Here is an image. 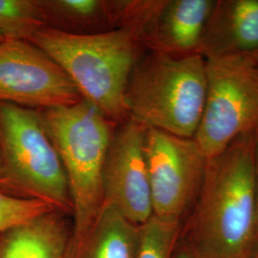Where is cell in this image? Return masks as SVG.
<instances>
[{
  "instance_id": "7402d4cb",
  "label": "cell",
  "mask_w": 258,
  "mask_h": 258,
  "mask_svg": "<svg viewBox=\"0 0 258 258\" xmlns=\"http://www.w3.org/2000/svg\"><path fill=\"white\" fill-rule=\"evenodd\" d=\"M0 178H1V157H0Z\"/></svg>"
},
{
  "instance_id": "277c9868",
  "label": "cell",
  "mask_w": 258,
  "mask_h": 258,
  "mask_svg": "<svg viewBox=\"0 0 258 258\" xmlns=\"http://www.w3.org/2000/svg\"><path fill=\"white\" fill-rule=\"evenodd\" d=\"M41 117L64 167L77 248L103 206L102 172L113 121L84 99L74 105L43 110Z\"/></svg>"
},
{
  "instance_id": "4fadbf2b",
  "label": "cell",
  "mask_w": 258,
  "mask_h": 258,
  "mask_svg": "<svg viewBox=\"0 0 258 258\" xmlns=\"http://www.w3.org/2000/svg\"><path fill=\"white\" fill-rule=\"evenodd\" d=\"M139 243V226L103 205L75 252L78 258H137Z\"/></svg>"
},
{
  "instance_id": "5b68a950",
  "label": "cell",
  "mask_w": 258,
  "mask_h": 258,
  "mask_svg": "<svg viewBox=\"0 0 258 258\" xmlns=\"http://www.w3.org/2000/svg\"><path fill=\"white\" fill-rule=\"evenodd\" d=\"M0 191L40 199L56 211H72L61 160L49 137L41 112L0 102Z\"/></svg>"
},
{
  "instance_id": "2e32d148",
  "label": "cell",
  "mask_w": 258,
  "mask_h": 258,
  "mask_svg": "<svg viewBox=\"0 0 258 258\" xmlns=\"http://www.w3.org/2000/svg\"><path fill=\"white\" fill-rule=\"evenodd\" d=\"M139 228L137 258H171L179 233V223L164 220L153 214Z\"/></svg>"
},
{
  "instance_id": "8992f818",
  "label": "cell",
  "mask_w": 258,
  "mask_h": 258,
  "mask_svg": "<svg viewBox=\"0 0 258 258\" xmlns=\"http://www.w3.org/2000/svg\"><path fill=\"white\" fill-rule=\"evenodd\" d=\"M208 90L194 139L208 158L258 131V66L247 55L205 57Z\"/></svg>"
},
{
  "instance_id": "e0dca14e",
  "label": "cell",
  "mask_w": 258,
  "mask_h": 258,
  "mask_svg": "<svg viewBox=\"0 0 258 258\" xmlns=\"http://www.w3.org/2000/svg\"><path fill=\"white\" fill-rule=\"evenodd\" d=\"M54 211L55 208L43 200L20 198L0 191V233Z\"/></svg>"
},
{
  "instance_id": "7a4b0ae2",
  "label": "cell",
  "mask_w": 258,
  "mask_h": 258,
  "mask_svg": "<svg viewBox=\"0 0 258 258\" xmlns=\"http://www.w3.org/2000/svg\"><path fill=\"white\" fill-rule=\"evenodd\" d=\"M30 42L60 65L83 99L107 119L120 123L128 119L125 93L142 46L135 31L120 27L74 34L46 27Z\"/></svg>"
},
{
  "instance_id": "7c38bea8",
  "label": "cell",
  "mask_w": 258,
  "mask_h": 258,
  "mask_svg": "<svg viewBox=\"0 0 258 258\" xmlns=\"http://www.w3.org/2000/svg\"><path fill=\"white\" fill-rule=\"evenodd\" d=\"M68 229L58 211L0 233V258H69Z\"/></svg>"
},
{
  "instance_id": "3957f363",
  "label": "cell",
  "mask_w": 258,
  "mask_h": 258,
  "mask_svg": "<svg viewBox=\"0 0 258 258\" xmlns=\"http://www.w3.org/2000/svg\"><path fill=\"white\" fill-rule=\"evenodd\" d=\"M207 90V64L201 54L151 52L139 59L130 76L125 93L129 118L147 127L194 138Z\"/></svg>"
},
{
  "instance_id": "5bb4252c",
  "label": "cell",
  "mask_w": 258,
  "mask_h": 258,
  "mask_svg": "<svg viewBox=\"0 0 258 258\" xmlns=\"http://www.w3.org/2000/svg\"><path fill=\"white\" fill-rule=\"evenodd\" d=\"M48 27L65 32L72 29H88L108 22V1L100 0H46L40 1Z\"/></svg>"
},
{
  "instance_id": "44dd1931",
  "label": "cell",
  "mask_w": 258,
  "mask_h": 258,
  "mask_svg": "<svg viewBox=\"0 0 258 258\" xmlns=\"http://www.w3.org/2000/svg\"><path fill=\"white\" fill-rule=\"evenodd\" d=\"M3 40H5V38H4V37H3V36H2V34H1V33H0V42H2V41H3Z\"/></svg>"
},
{
  "instance_id": "603a6c76",
  "label": "cell",
  "mask_w": 258,
  "mask_h": 258,
  "mask_svg": "<svg viewBox=\"0 0 258 258\" xmlns=\"http://www.w3.org/2000/svg\"><path fill=\"white\" fill-rule=\"evenodd\" d=\"M256 65H257V66H258V64H256Z\"/></svg>"
},
{
  "instance_id": "8fae6325",
  "label": "cell",
  "mask_w": 258,
  "mask_h": 258,
  "mask_svg": "<svg viewBox=\"0 0 258 258\" xmlns=\"http://www.w3.org/2000/svg\"><path fill=\"white\" fill-rule=\"evenodd\" d=\"M258 51V0H217L197 53L204 57Z\"/></svg>"
},
{
  "instance_id": "9c48e42d",
  "label": "cell",
  "mask_w": 258,
  "mask_h": 258,
  "mask_svg": "<svg viewBox=\"0 0 258 258\" xmlns=\"http://www.w3.org/2000/svg\"><path fill=\"white\" fill-rule=\"evenodd\" d=\"M214 0L116 1L117 27L132 29L142 46L166 55L196 53Z\"/></svg>"
},
{
  "instance_id": "d6986e66",
  "label": "cell",
  "mask_w": 258,
  "mask_h": 258,
  "mask_svg": "<svg viewBox=\"0 0 258 258\" xmlns=\"http://www.w3.org/2000/svg\"><path fill=\"white\" fill-rule=\"evenodd\" d=\"M255 195H256V219L258 232V131L256 133V148H255Z\"/></svg>"
},
{
  "instance_id": "ffe728a7",
  "label": "cell",
  "mask_w": 258,
  "mask_h": 258,
  "mask_svg": "<svg viewBox=\"0 0 258 258\" xmlns=\"http://www.w3.org/2000/svg\"><path fill=\"white\" fill-rule=\"evenodd\" d=\"M247 55L249 56L250 59H252L256 64H258V51H255V52H253V53L248 54Z\"/></svg>"
},
{
  "instance_id": "ac0fdd59",
  "label": "cell",
  "mask_w": 258,
  "mask_h": 258,
  "mask_svg": "<svg viewBox=\"0 0 258 258\" xmlns=\"http://www.w3.org/2000/svg\"><path fill=\"white\" fill-rule=\"evenodd\" d=\"M174 258H209L194 248L190 244L181 249Z\"/></svg>"
},
{
  "instance_id": "ba28073f",
  "label": "cell",
  "mask_w": 258,
  "mask_h": 258,
  "mask_svg": "<svg viewBox=\"0 0 258 258\" xmlns=\"http://www.w3.org/2000/svg\"><path fill=\"white\" fill-rule=\"evenodd\" d=\"M83 99L62 67L36 44L0 42V102L47 110L74 105Z\"/></svg>"
},
{
  "instance_id": "9a60e30c",
  "label": "cell",
  "mask_w": 258,
  "mask_h": 258,
  "mask_svg": "<svg viewBox=\"0 0 258 258\" xmlns=\"http://www.w3.org/2000/svg\"><path fill=\"white\" fill-rule=\"evenodd\" d=\"M46 27L39 0H0V33L5 39L30 41Z\"/></svg>"
},
{
  "instance_id": "6da1fadb",
  "label": "cell",
  "mask_w": 258,
  "mask_h": 258,
  "mask_svg": "<svg viewBox=\"0 0 258 258\" xmlns=\"http://www.w3.org/2000/svg\"><path fill=\"white\" fill-rule=\"evenodd\" d=\"M256 132L208 158L189 222L190 245L209 258H251L257 233Z\"/></svg>"
},
{
  "instance_id": "30bf717a",
  "label": "cell",
  "mask_w": 258,
  "mask_h": 258,
  "mask_svg": "<svg viewBox=\"0 0 258 258\" xmlns=\"http://www.w3.org/2000/svg\"><path fill=\"white\" fill-rule=\"evenodd\" d=\"M147 129L131 118L121 122L112 135L102 172L103 205L137 226L153 215L145 152Z\"/></svg>"
},
{
  "instance_id": "52a82bcc",
  "label": "cell",
  "mask_w": 258,
  "mask_h": 258,
  "mask_svg": "<svg viewBox=\"0 0 258 258\" xmlns=\"http://www.w3.org/2000/svg\"><path fill=\"white\" fill-rule=\"evenodd\" d=\"M145 152L153 214L180 223L197 199L208 157L194 138L152 127L146 132Z\"/></svg>"
}]
</instances>
